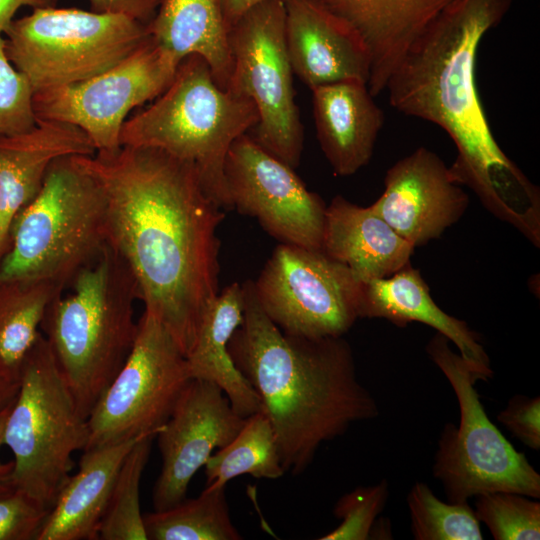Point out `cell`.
I'll use <instances>...</instances> for the list:
<instances>
[{
    "label": "cell",
    "mask_w": 540,
    "mask_h": 540,
    "mask_svg": "<svg viewBox=\"0 0 540 540\" xmlns=\"http://www.w3.org/2000/svg\"><path fill=\"white\" fill-rule=\"evenodd\" d=\"M64 289L49 280H0V375L19 381L47 307Z\"/></svg>",
    "instance_id": "26"
},
{
    "label": "cell",
    "mask_w": 540,
    "mask_h": 540,
    "mask_svg": "<svg viewBox=\"0 0 540 540\" xmlns=\"http://www.w3.org/2000/svg\"><path fill=\"white\" fill-rule=\"evenodd\" d=\"M497 419L516 438L533 450L540 449V398L516 395Z\"/></svg>",
    "instance_id": "35"
},
{
    "label": "cell",
    "mask_w": 540,
    "mask_h": 540,
    "mask_svg": "<svg viewBox=\"0 0 540 540\" xmlns=\"http://www.w3.org/2000/svg\"><path fill=\"white\" fill-rule=\"evenodd\" d=\"M147 27L154 42L177 63L199 55L216 83L228 88L233 61L220 0H161Z\"/></svg>",
    "instance_id": "25"
},
{
    "label": "cell",
    "mask_w": 540,
    "mask_h": 540,
    "mask_svg": "<svg viewBox=\"0 0 540 540\" xmlns=\"http://www.w3.org/2000/svg\"><path fill=\"white\" fill-rule=\"evenodd\" d=\"M88 440L87 419L41 332L23 364L3 433V445L14 456L15 490L50 510L70 477L73 454L85 450Z\"/></svg>",
    "instance_id": "7"
},
{
    "label": "cell",
    "mask_w": 540,
    "mask_h": 540,
    "mask_svg": "<svg viewBox=\"0 0 540 540\" xmlns=\"http://www.w3.org/2000/svg\"><path fill=\"white\" fill-rule=\"evenodd\" d=\"M512 0H454L411 44L385 91L391 107L441 127L457 155L450 172L493 215L540 241V192L494 138L475 81L477 50Z\"/></svg>",
    "instance_id": "2"
},
{
    "label": "cell",
    "mask_w": 540,
    "mask_h": 540,
    "mask_svg": "<svg viewBox=\"0 0 540 540\" xmlns=\"http://www.w3.org/2000/svg\"><path fill=\"white\" fill-rule=\"evenodd\" d=\"M243 289L234 282L205 309L194 344L186 356L190 376L218 385L242 417L262 410L259 396L235 366L229 341L243 319Z\"/></svg>",
    "instance_id": "24"
},
{
    "label": "cell",
    "mask_w": 540,
    "mask_h": 540,
    "mask_svg": "<svg viewBox=\"0 0 540 540\" xmlns=\"http://www.w3.org/2000/svg\"><path fill=\"white\" fill-rule=\"evenodd\" d=\"M245 421L218 385L191 379L156 434L162 466L153 488L154 510L168 509L185 499L195 473L215 448L237 436Z\"/></svg>",
    "instance_id": "15"
},
{
    "label": "cell",
    "mask_w": 540,
    "mask_h": 540,
    "mask_svg": "<svg viewBox=\"0 0 540 540\" xmlns=\"http://www.w3.org/2000/svg\"><path fill=\"white\" fill-rule=\"evenodd\" d=\"M107 199L108 243L130 267L145 311L185 356L219 293L224 213L193 165L150 147L76 156Z\"/></svg>",
    "instance_id": "1"
},
{
    "label": "cell",
    "mask_w": 540,
    "mask_h": 540,
    "mask_svg": "<svg viewBox=\"0 0 540 540\" xmlns=\"http://www.w3.org/2000/svg\"><path fill=\"white\" fill-rule=\"evenodd\" d=\"M359 318H382L398 327L411 322L424 323L453 342L484 381L493 376L479 335L465 321L447 314L434 302L420 271L410 263L388 277L362 283Z\"/></svg>",
    "instance_id": "21"
},
{
    "label": "cell",
    "mask_w": 540,
    "mask_h": 540,
    "mask_svg": "<svg viewBox=\"0 0 540 540\" xmlns=\"http://www.w3.org/2000/svg\"><path fill=\"white\" fill-rule=\"evenodd\" d=\"M178 64L149 35L135 51L104 72L35 92L36 119L73 124L87 134L96 152L115 151L128 114L157 98L171 83Z\"/></svg>",
    "instance_id": "13"
},
{
    "label": "cell",
    "mask_w": 540,
    "mask_h": 540,
    "mask_svg": "<svg viewBox=\"0 0 540 540\" xmlns=\"http://www.w3.org/2000/svg\"><path fill=\"white\" fill-rule=\"evenodd\" d=\"M414 249L371 206L337 195L326 207L321 250L362 282L399 271L410 263Z\"/></svg>",
    "instance_id": "22"
},
{
    "label": "cell",
    "mask_w": 540,
    "mask_h": 540,
    "mask_svg": "<svg viewBox=\"0 0 540 540\" xmlns=\"http://www.w3.org/2000/svg\"><path fill=\"white\" fill-rule=\"evenodd\" d=\"M311 91L316 134L326 159L335 175L355 174L373 155L383 111L361 81H339Z\"/></svg>",
    "instance_id": "19"
},
{
    "label": "cell",
    "mask_w": 540,
    "mask_h": 540,
    "mask_svg": "<svg viewBox=\"0 0 540 540\" xmlns=\"http://www.w3.org/2000/svg\"><path fill=\"white\" fill-rule=\"evenodd\" d=\"M10 406L0 412V448L3 445V433L5 422L10 410ZM13 461L3 462L0 459V496L9 494L15 490L12 481Z\"/></svg>",
    "instance_id": "38"
},
{
    "label": "cell",
    "mask_w": 540,
    "mask_h": 540,
    "mask_svg": "<svg viewBox=\"0 0 540 540\" xmlns=\"http://www.w3.org/2000/svg\"><path fill=\"white\" fill-rule=\"evenodd\" d=\"M243 319L228 350L270 420L285 472L301 474L322 443L378 416L340 337L308 338L279 329L262 310L253 281L242 284Z\"/></svg>",
    "instance_id": "3"
},
{
    "label": "cell",
    "mask_w": 540,
    "mask_h": 540,
    "mask_svg": "<svg viewBox=\"0 0 540 540\" xmlns=\"http://www.w3.org/2000/svg\"><path fill=\"white\" fill-rule=\"evenodd\" d=\"M266 0H220L228 29L250 8Z\"/></svg>",
    "instance_id": "39"
},
{
    "label": "cell",
    "mask_w": 540,
    "mask_h": 540,
    "mask_svg": "<svg viewBox=\"0 0 540 540\" xmlns=\"http://www.w3.org/2000/svg\"><path fill=\"white\" fill-rule=\"evenodd\" d=\"M469 196L433 151L420 147L394 163L371 208L414 248L439 238L457 223Z\"/></svg>",
    "instance_id": "16"
},
{
    "label": "cell",
    "mask_w": 540,
    "mask_h": 540,
    "mask_svg": "<svg viewBox=\"0 0 540 540\" xmlns=\"http://www.w3.org/2000/svg\"><path fill=\"white\" fill-rule=\"evenodd\" d=\"M68 286V295L61 292L50 302L40 330L87 419L133 347L139 290L130 267L109 243Z\"/></svg>",
    "instance_id": "4"
},
{
    "label": "cell",
    "mask_w": 540,
    "mask_h": 540,
    "mask_svg": "<svg viewBox=\"0 0 540 540\" xmlns=\"http://www.w3.org/2000/svg\"><path fill=\"white\" fill-rule=\"evenodd\" d=\"M34 90L6 54V40L0 35V137L26 132L37 119L33 108Z\"/></svg>",
    "instance_id": "33"
},
{
    "label": "cell",
    "mask_w": 540,
    "mask_h": 540,
    "mask_svg": "<svg viewBox=\"0 0 540 540\" xmlns=\"http://www.w3.org/2000/svg\"><path fill=\"white\" fill-rule=\"evenodd\" d=\"M91 11L103 14H119L148 24L161 0H88Z\"/></svg>",
    "instance_id": "36"
},
{
    "label": "cell",
    "mask_w": 540,
    "mask_h": 540,
    "mask_svg": "<svg viewBox=\"0 0 540 540\" xmlns=\"http://www.w3.org/2000/svg\"><path fill=\"white\" fill-rule=\"evenodd\" d=\"M48 512L18 490L0 496V540H36Z\"/></svg>",
    "instance_id": "34"
},
{
    "label": "cell",
    "mask_w": 540,
    "mask_h": 540,
    "mask_svg": "<svg viewBox=\"0 0 540 540\" xmlns=\"http://www.w3.org/2000/svg\"><path fill=\"white\" fill-rule=\"evenodd\" d=\"M475 514L495 540H538L540 503L528 496L505 491L476 496Z\"/></svg>",
    "instance_id": "31"
},
{
    "label": "cell",
    "mask_w": 540,
    "mask_h": 540,
    "mask_svg": "<svg viewBox=\"0 0 540 540\" xmlns=\"http://www.w3.org/2000/svg\"><path fill=\"white\" fill-rule=\"evenodd\" d=\"M204 467L207 489L225 487L227 482L244 474L258 479L282 477L285 470L267 415L259 411L247 417L237 436L212 454Z\"/></svg>",
    "instance_id": "27"
},
{
    "label": "cell",
    "mask_w": 540,
    "mask_h": 540,
    "mask_svg": "<svg viewBox=\"0 0 540 540\" xmlns=\"http://www.w3.org/2000/svg\"><path fill=\"white\" fill-rule=\"evenodd\" d=\"M96 149L79 127L37 120L23 133L0 137V265L17 215L40 191L50 164L63 156H90Z\"/></svg>",
    "instance_id": "18"
},
{
    "label": "cell",
    "mask_w": 540,
    "mask_h": 540,
    "mask_svg": "<svg viewBox=\"0 0 540 540\" xmlns=\"http://www.w3.org/2000/svg\"><path fill=\"white\" fill-rule=\"evenodd\" d=\"M362 36L371 54L367 86L375 97L411 44L454 0H322Z\"/></svg>",
    "instance_id": "20"
},
{
    "label": "cell",
    "mask_w": 540,
    "mask_h": 540,
    "mask_svg": "<svg viewBox=\"0 0 540 540\" xmlns=\"http://www.w3.org/2000/svg\"><path fill=\"white\" fill-rule=\"evenodd\" d=\"M436 333L426 345L457 397L459 424H445L439 439L433 475L453 503L483 493L505 491L540 497V475L523 452L517 451L489 419L479 394L482 375Z\"/></svg>",
    "instance_id": "8"
},
{
    "label": "cell",
    "mask_w": 540,
    "mask_h": 540,
    "mask_svg": "<svg viewBox=\"0 0 540 540\" xmlns=\"http://www.w3.org/2000/svg\"><path fill=\"white\" fill-rule=\"evenodd\" d=\"M6 54L34 93L81 82L113 67L149 37L147 24L77 8H35L13 20Z\"/></svg>",
    "instance_id": "9"
},
{
    "label": "cell",
    "mask_w": 540,
    "mask_h": 540,
    "mask_svg": "<svg viewBox=\"0 0 540 540\" xmlns=\"http://www.w3.org/2000/svg\"><path fill=\"white\" fill-rule=\"evenodd\" d=\"M228 36L233 66L227 89L250 99L258 114L250 136L296 168L304 129L286 47L284 0H266L250 8L230 27Z\"/></svg>",
    "instance_id": "10"
},
{
    "label": "cell",
    "mask_w": 540,
    "mask_h": 540,
    "mask_svg": "<svg viewBox=\"0 0 540 540\" xmlns=\"http://www.w3.org/2000/svg\"><path fill=\"white\" fill-rule=\"evenodd\" d=\"M148 540H240L232 523L225 487L205 488L193 499L143 515Z\"/></svg>",
    "instance_id": "28"
},
{
    "label": "cell",
    "mask_w": 540,
    "mask_h": 540,
    "mask_svg": "<svg viewBox=\"0 0 540 540\" xmlns=\"http://www.w3.org/2000/svg\"><path fill=\"white\" fill-rule=\"evenodd\" d=\"M285 40L293 73L311 90L368 83L371 54L359 32L322 0H284Z\"/></svg>",
    "instance_id": "17"
},
{
    "label": "cell",
    "mask_w": 540,
    "mask_h": 540,
    "mask_svg": "<svg viewBox=\"0 0 540 540\" xmlns=\"http://www.w3.org/2000/svg\"><path fill=\"white\" fill-rule=\"evenodd\" d=\"M57 0H0V35H5L16 12L24 6L35 8L54 7Z\"/></svg>",
    "instance_id": "37"
},
{
    "label": "cell",
    "mask_w": 540,
    "mask_h": 540,
    "mask_svg": "<svg viewBox=\"0 0 540 540\" xmlns=\"http://www.w3.org/2000/svg\"><path fill=\"white\" fill-rule=\"evenodd\" d=\"M19 381L0 375V412L10 406L17 396Z\"/></svg>",
    "instance_id": "40"
},
{
    "label": "cell",
    "mask_w": 540,
    "mask_h": 540,
    "mask_svg": "<svg viewBox=\"0 0 540 540\" xmlns=\"http://www.w3.org/2000/svg\"><path fill=\"white\" fill-rule=\"evenodd\" d=\"M224 179L231 209L255 218L280 243L321 250L327 205L248 133L231 144Z\"/></svg>",
    "instance_id": "14"
},
{
    "label": "cell",
    "mask_w": 540,
    "mask_h": 540,
    "mask_svg": "<svg viewBox=\"0 0 540 540\" xmlns=\"http://www.w3.org/2000/svg\"><path fill=\"white\" fill-rule=\"evenodd\" d=\"M142 437L83 450L77 473L59 492L36 540H98L118 471Z\"/></svg>",
    "instance_id": "23"
},
{
    "label": "cell",
    "mask_w": 540,
    "mask_h": 540,
    "mask_svg": "<svg viewBox=\"0 0 540 540\" xmlns=\"http://www.w3.org/2000/svg\"><path fill=\"white\" fill-rule=\"evenodd\" d=\"M388 498V483L382 480L373 486H360L344 494L336 502L333 514L340 524L320 540H367L372 536L376 518Z\"/></svg>",
    "instance_id": "32"
},
{
    "label": "cell",
    "mask_w": 540,
    "mask_h": 540,
    "mask_svg": "<svg viewBox=\"0 0 540 540\" xmlns=\"http://www.w3.org/2000/svg\"><path fill=\"white\" fill-rule=\"evenodd\" d=\"M362 281L320 249L280 243L253 281L257 300L284 333L340 337L359 319Z\"/></svg>",
    "instance_id": "12"
},
{
    "label": "cell",
    "mask_w": 540,
    "mask_h": 540,
    "mask_svg": "<svg viewBox=\"0 0 540 540\" xmlns=\"http://www.w3.org/2000/svg\"><path fill=\"white\" fill-rule=\"evenodd\" d=\"M407 505L416 540L483 539L480 522L468 502H443L424 482L412 486Z\"/></svg>",
    "instance_id": "30"
},
{
    "label": "cell",
    "mask_w": 540,
    "mask_h": 540,
    "mask_svg": "<svg viewBox=\"0 0 540 540\" xmlns=\"http://www.w3.org/2000/svg\"><path fill=\"white\" fill-rule=\"evenodd\" d=\"M155 437L140 438L126 455L111 490L98 540H147L140 509V483Z\"/></svg>",
    "instance_id": "29"
},
{
    "label": "cell",
    "mask_w": 540,
    "mask_h": 540,
    "mask_svg": "<svg viewBox=\"0 0 540 540\" xmlns=\"http://www.w3.org/2000/svg\"><path fill=\"white\" fill-rule=\"evenodd\" d=\"M127 119L120 146L150 147L194 166L206 192L231 209L224 164L231 144L258 123L253 102L221 88L199 55L183 58L168 87Z\"/></svg>",
    "instance_id": "5"
},
{
    "label": "cell",
    "mask_w": 540,
    "mask_h": 540,
    "mask_svg": "<svg viewBox=\"0 0 540 540\" xmlns=\"http://www.w3.org/2000/svg\"><path fill=\"white\" fill-rule=\"evenodd\" d=\"M10 240L0 280L42 279L65 289L108 243L103 187L76 156L55 159L36 197L15 218Z\"/></svg>",
    "instance_id": "6"
},
{
    "label": "cell",
    "mask_w": 540,
    "mask_h": 540,
    "mask_svg": "<svg viewBox=\"0 0 540 540\" xmlns=\"http://www.w3.org/2000/svg\"><path fill=\"white\" fill-rule=\"evenodd\" d=\"M191 379L186 356L177 342L144 310L124 365L87 418L86 449L156 436Z\"/></svg>",
    "instance_id": "11"
}]
</instances>
